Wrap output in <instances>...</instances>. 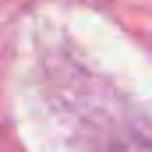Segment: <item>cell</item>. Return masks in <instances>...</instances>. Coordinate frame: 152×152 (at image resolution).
I'll use <instances>...</instances> for the list:
<instances>
[{
  "label": "cell",
  "instance_id": "6da1fadb",
  "mask_svg": "<svg viewBox=\"0 0 152 152\" xmlns=\"http://www.w3.org/2000/svg\"><path fill=\"white\" fill-rule=\"evenodd\" d=\"M96 152H152V131L145 127H120L99 138Z\"/></svg>",
  "mask_w": 152,
  "mask_h": 152
}]
</instances>
